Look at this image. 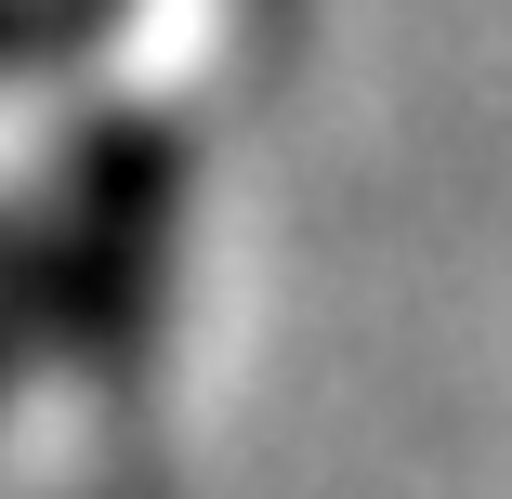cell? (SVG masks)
Here are the masks:
<instances>
[{
	"instance_id": "cell-1",
	"label": "cell",
	"mask_w": 512,
	"mask_h": 499,
	"mask_svg": "<svg viewBox=\"0 0 512 499\" xmlns=\"http://www.w3.org/2000/svg\"><path fill=\"white\" fill-rule=\"evenodd\" d=\"M27 40H53V14H27V0H0V53H27Z\"/></svg>"
}]
</instances>
